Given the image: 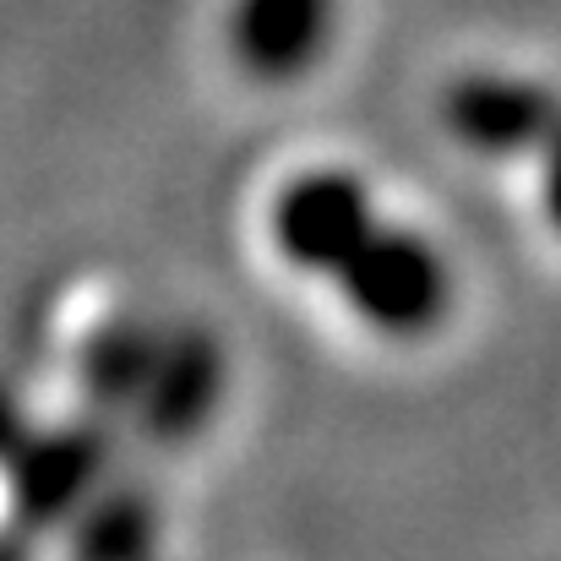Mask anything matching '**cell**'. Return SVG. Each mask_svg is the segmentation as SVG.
<instances>
[{
    "instance_id": "cell-1",
    "label": "cell",
    "mask_w": 561,
    "mask_h": 561,
    "mask_svg": "<svg viewBox=\"0 0 561 561\" xmlns=\"http://www.w3.org/2000/svg\"><path fill=\"white\" fill-rule=\"evenodd\" d=\"M328 284L339 289V306L381 339H425L458 300V278L442 245L398 218H376Z\"/></svg>"
},
{
    "instance_id": "cell-2",
    "label": "cell",
    "mask_w": 561,
    "mask_h": 561,
    "mask_svg": "<svg viewBox=\"0 0 561 561\" xmlns=\"http://www.w3.org/2000/svg\"><path fill=\"white\" fill-rule=\"evenodd\" d=\"M376 218V196L366 175L344 164L295 170L267 202V245L300 278H333L339 262L366 240Z\"/></svg>"
},
{
    "instance_id": "cell-3",
    "label": "cell",
    "mask_w": 561,
    "mask_h": 561,
    "mask_svg": "<svg viewBox=\"0 0 561 561\" xmlns=\"http://www.w3.org/2000/svg\"><path fill=\"white\" fill-rule=\"evenodd\" d=\"M442 115H447V131L480 159H535L546 137L561 126L557 99L540 82L496 77V71L463 77L447 93Z\"/></svg>"
},
{
    "instance_id": "cell-4",
    "label": "cell",
    "mask_w": 561,
    "mask_h": 561,
    "mask_svg": "<svg viewBox=\"0 0 561 561\" xmlns=\"http://www.w3.org/2000/svg\"><path fill=\"white\" fill-rule=\"evenodd\" d=\"M339 0H234L229 55L256 82H300L333 44Z\"/></svg>"
},
{
    "instance_id": "cell-5",
    "label": "cell",
    "mask_w": 561,
    "mask_h": 561,
    "mask_svg": "<svg viewBox=\"0 0 561 561\" xmlns=\"http://www.w3.org/2000/svg\"><path fill=\"white\" fill-rule=\"evenodd\" d=\"M535 196H540L546 229L561 234V126L546 137V148L535 153Z\"/></svg>"
}]
</instances>
